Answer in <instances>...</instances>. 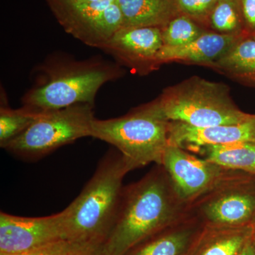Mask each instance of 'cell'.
<instances>
[{"label": "cell", "mask_w": 255, "mask_h": 255, "mask_svg": "<svg viewBox=\"0 0 255 255\" xmlns=\"http://www.w3.org/2000/svg\"><path fill=\"white\" fill-rule=\"evenodd\" d=\"M187 214V204L178 196L163 166L157 164L124 188L117 219L99 255H125Z\"/></svg>", "instance_id": "obj_1"}, {"label": "cell", "mask_w": 255, "mask_h": 255, "mask_svg": "<svg viewBox=\"0 0 255 255\" xmlns=\"http://www.w3.org/2000/svg\"><path fill=\"white\" fill-rule=\"evenodd\" d=\"M129 172L120 152L106 155L80 195L65 209L67 240L99 251L117 219L123 180Z\"/></svg>", "instance_id": "obj_2"}, {"label": "cell", "mask_w": 255, "mask_h": 255, "mask_svg": "<svg viewBox=\"0 0 255 255\" xmlns=\"http://www.w3.org/2000/svg\"><path fill=\"white\" fill-rule=\"evenodd\" d=\"M169 123L154 101L122 117L95 119L92 137L114 146L132 171L162 164L169 145Z\"/></svg>", "instance_id": "obj_3"}, {"label": "cell", "mask_w": 255, "mask_h": 255, "mask_svg": "<svg viewBox=\"0 0 255 255\" xmlns=\"http://www.w3.org/2000/svg\"><path fill=\"white\" fill-rule=\"evenodd\" d=\"M155 102L169 122L196 128L238 124L252 115L240 110L226 84L198 76L167 87Z\"/></svg>", "instance_id": "obj_4"}, {"label": "cell", "mask_w": 255, "mask_h": 255, "mask_svg": "<svg viewBox=\"0 0 255 255\" xmlns=\"http://www.w3.org/2000/svg\"><path fill=\"white\" fill-rule=\"evenodd\" d=\"M59 62L44 67L43 80L23 97L24 106L50 112L78 104L94 105L100 87L119 74L116 68L100 61Z\"/></svg>", "instance_id": "obj_5"}, {"label": "cell", "mask_w": 255, "mask_h": 255, "mask_svg": "<svg viewBox=\"0 0 255 255\" xmlns=\"http://www.w3.org/2000/svg\"><path fill=\"white\" fill-rule=\"evenodd\" d=\"M94 105L78 104L44 112L3 148L25 159H37L78 139L92 137Z\"/></svg>", "instance_id": "obj_6"}, {"label": "cell", "mask_w": 255, "mask_h": 255, "mask_svg": "<svg viewBox=\"0 0 255 255\" xmlns=\"http://www.w3.org/2000/svg\"><path fill=\"white\" fill-rule=\"evenodd\" d=\"M203 226L239 227L255 217V174L231 170L188 206Z\"/></svg>", "instance_id": "obj_7"}, {"label": "cell", "mask_w": 255, "mask_h": 255, "mask_svg": "<svg viewBox=\"0 0 255 255\" xmlns=\"http://www.w3.org/2000/svg\"><path fill=\"white\" fill-rule=\"evenodd\" d=\"M46 1L65 31L88 46L102 48L123 26V14L117 0Z\"/></svg>", "instance_id": "obj_8"}, {"label": "cell", "mask_w": 255, "mask_h": 255, "mask_svg": "<svg viewBox=\"0 0 255 255\" xmlns=\"http://www.w3.org/2000/svg\"><path fill=\"white\" fill-rule=\"evenodd\" d=\"M67 211L45 217L0 214V255L26 253L66 239Z\"/></svg>", "instance_id": "obj_9"}, {"label": "cell", "mask_w": 255, "mask_h": 255, "mask_svg": "<svg viewBox=\"0 0 255 255\" xmlns=\"http://www.w3.org/2000/svg\"><path fill=\"white\" fill-rule=\"evenodd\" d=\"M161 165L178 196L188 206L231 171L172 144L167 146Z\"/></svg>", "instance_id": "obj_10"}, {"label": "cell", "mask_w": 255, "mask_h": 255, "mask_svg": "<svg viewBox=\"0 0 255 255\" xmlns=\"http://www.w3.org/2000/svg\"><path fill=\"white\" fill-rule=\"evenodd\" d=\"M255 142V114L245 122L233 125L196 128L169 122V144L195 153L206 145L235 142Z\"/></svg>", "instance_id": "obj_11"}, {"label": "cell", "mask_w": 255, "mask_h": 255, "mask_svg": "<svg viewBox=\"0 0 255 255\" xmlns=\"http://www.w3.org/2000/svg\"><path fill=\"white\" fill-rule=\"evenodd\" d=\"M163 46L161 28L122 27L101 48L127 63L153 68L157 65L156 55Z\"/></svg>", "instance_id": "obj_12"}, {"label": "cell", "mask_w": 255, "mask_h": 255, "mask_svg": "<svg viewBox=\"0 0 255 255\" xmlns=\"http://www.w3.org/2000/svg\"><path fill=\"white\" fill-rule=\"evenodd\" d=\"M242 37L244 36L222 34L208 30L189 44L182 46H162L156 55V65L182 62L208 67L226 54Z\"/></svg>", "instance_id": "obj_13"}, {"label": "cell", "mask_w": 255, "mask_h": 255, "mask_svg": "<svg viewBox=\"0 0 255 255\" xmlns=\"http://www.w3.org/2000/svg\"><path fill=\"white\" fill-rule=\"evenodd\" d=\"M203 225L188 212L185 217L137 245L125 255H187Z\"/></svg>", "instance_id": "obj_14"}, {"label": "cell", "mask_w": 255, "mask_h": 255, "mask_svg": "<svg viewBox=\"0 0 255 255\" xmlns=\"http://www.w3.org/2000/svg\"><path fill=\"white\" fill-rule=\"evenodd\" d=\"M252 239V226H203L187 255H238Z\"/></svg>", "instance_id": "obj_15"}, {"label": "cell", "mask_w": 255, "mask_h": 255, "mask_svg": "<svg viewBox=\"0 0 255 255\" xmlns=\"http://www.w3.org/2000/svg\"><path fill=\"white\" fill-rule=\"evenodd\" d=\"M123 14L122 27L163 28L182 14L175 0H117Z\"/></svg>", "instance_id": "obj_16"}, {"label": "cell", "mask_w": 255, "mask_h": 255, "mask_svg": "<svg viewBox=\"0 0 255 255\" xmlns=\"http://www.w3.org/2000/svg\"><path fill=\"white\" fill-rule=\"evenodd\" d=\"M208 67L242 85L255 87V38L242 37L226 54Z\"/></svg>", "instance_id": "obj_17"}, {"label": "cell", "mask_w": 255, "mask_h": 255, "mask_svg": "<svg viewBox=\"0 0 255 255\" xmlns=\"http://www.w3.org/2000/svg\"><path fill=\"white\" fill-rule=\"evenodd\" d=\"M194 154L223 168L255 174V142L206 145Z\"/></svg>", "instance_id": "obj_18"}, {"label": "cell", "mask_w": 255, "mask_h": 255, "mask_svg": "<svg viewBox=\"0 0 255 255\" xmlns=\"http://www.w3.org/2000/svg\"><path fill=\"white\" fill-rule=\"evenodd\" d=\"M209 30L236 36H246L240 0H218L210 17Z\"/></svg>", "instance_id": "obj_19"}, {"label": "cell", "mask_w": 255, "mask_h": 255, "mask_svg": "<svg viewBox=\"0 0 255 255\" xmlns=\"http://www.w3.org/2000/svg\"><path fill=\"white\" fill-rule=\"evenodd\" d=\"M44 112L23 106L18 110H11L1 106L0 109V146L4 147L8 142L26 130Z\"/></svg>", "instance_id": "obj_20"}, {"label": "cell", "mask_w": 255, "mask_h": 255, "mask_svg": "<svg viewBox=\"0 0 255 255\" xmlns=\"http://www.w3.org/2000/svg\"><path fill=\"white\" fill-rule=\"evenodd\" d=\"M208 29L186 15H178L161 28L164 46H182L195 41Z\"/></svg>", "instance_id": "obj_21"}, {"label": "cell", "mask_w": 255, "mask_h": 255, "mask_svg": "<svg viewBox=\"0 0 255 255\" xmlns=\"http://www.w3.org/2000/svg\"><path fill=\"white\" fill-rule=\"evenodd\" d=\"M0 255H100L98 251L86 245L69 240H60L26 253Z\"/></svg>", "instance_id": "obj_22"}, {"label": "cell", "mask_w": 255, "mask_h": 255, "mask_svg": "<svg viewBox=\"0 0 255 255\" xmlns=\"http://www.w3.org/2000/svg\"><path fill=\"white\" fill-rule=\"evenodd\" d=\"M182 14L209 30L210 17L218 0H175Z\"/></svg>", "instance_id": "obj_23"}, {"label": "cell", "mask_w": 255, "mask_h": 255, "mask_svg": "<svg viewBox=\"0 0 255 255\" xmlns=\"http://www.w3.org/2000/svg\"><path fill=\"white\" fill-rule=\"evenodd\" d=\"M246 36L255 37V0H240Z\"/></svg>", "instance_id": "obj_24"}, {"label": "cell", "mask_w": 255, "mask_h": 255, "mask_svg": "<svg viewBox=\"0 0 255 255\" xmlns=\"http://www.w3.org/2000/svg\"><path fill=\"white\" fill-rule=\"evenodd\" d=\"M238 255H255V243L253 240L248 242L244 249Z\"/></svg>", "instance_id": "obj_25"}, {"label": "cell", "mask_w": 255, "mask_h": 255, "mask_svg": "<svg viewBox=\"0 0 255 255\" xmlns=\"http://www.w3.org/2000/svg\"><path fill=\"white\" fill-rule=\"evenodd\" d=\"M252 226V240L254 241L255 243V217L253 220V222L251 223Z\"/></svg>", "instance_id": "obj_26"}, {"label": "cell", "mask_w": 255, "mask_h": 255, "mask_svg": "<svg viewBox=\"0 0 255 255\" xmlns=\"http://www.w3.org/2000/svg\"><path fill=\"white\" fill-rule=\"evenodd\" d=\"M74 1H78V2L82 3H92L97 2V1H100V0H74Z\"/></svg>", "instance_id": "obj_27"}, {"label": "cell", "mask_w": 255, "mask_h": 255, "mask_svg": "<svg viewBox=\"0 0 255 255\" xmlns=\"http://www.w3.org/2000/svg\"><path fill=\"white\" fill-rule=\"evenodd\" d=\"M253 38H255V37H253Z\"/></svg>", "instance_id": "obj_28"}]
</instances>
